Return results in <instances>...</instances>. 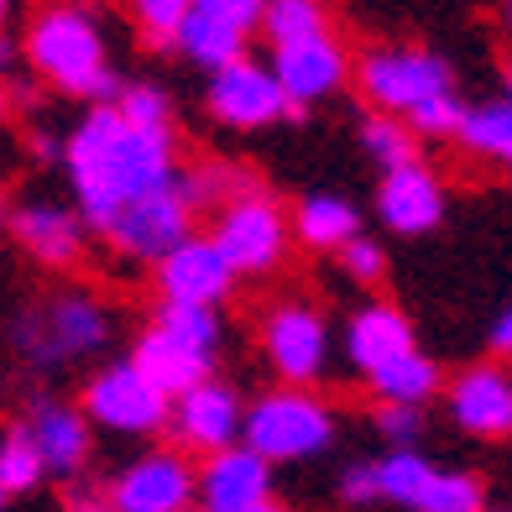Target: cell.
Segmentation results:
<instances>
[{"instance_id":"obj_15","label":"cell","mask_w":512,"mask_h":512,"mask_svg":"<svg viewBox=\"0 0 512 512\" xmlns=\"http://www.w3.org/2000/svg\"><path fill=\"white\" fill-rule=\"evenodd\" d=\"M450 418L476 439H512V371L471 366L450 382Z\"/></svg>"},{"instance_id":"obj_5","label":"cell","mask_w":512,"mask_h":512,"mask_svg":"<svg viewBox=\"0 0 512 512\" xmlns=\"http://www.w3.org/2000/svg\"><path fill=\"white\" fill-rule=\"evenodd\" d=\"M209 241H215V251L225 256V267L236 272V277H267V272L283 267L288 241H293V225L283 215V204L251 183L246 194H236L215 215Z\"/></svg>"},{"instance_id":"obj_26","label":"cell","mask_w":512,"mask_h":512,"mask_svg":"<svg viewBox=\"0 0 512 512\" xmlns=\"http://www.w3.org/2000/svg\"><path fill=\"white\" fill-rule=\"evenodd\" d=\"M262 32L272 48L314 42V37H330V11H324V0H267Z\"/></svg>"},{"instance_id":"obj_28","label":"cell","mask_w":512,"mask_h":512,"mask_svg":"<svg viewBox=\"0 0 512 512\" xmlns=\"http://www.w3.org/2000/svg\"><path fill=\"white\" fill-rule=\"evenodd\" d=\"M246 189H251V178L241 168H230V162H199V168L178 173V194H183V204H189V215L194 209H215L220 215V209Z\"/></svg>"},{"instance_id":"obj_46","label":"cell","mask_w":512,"mask_h":512,"mask_svg":"<svg viewBox=\"0 0 512 512\" xmlns=\"http://www.w3.org/2000/svg\"><path fill=\"white\" fill-rule=\"evenodd\" d=\"M6 502H11V497H6V486H0V512H6Z\"/></svg>"},{"instance_id":"obj_6","label":"cell","mask_w":512,"mask_h":512,"mask_svg":"<svg viewBox=\"0 0 512 512\" xmlns=\"http://www.w3.org/2000/svg\"><path fill=\"white\" fill-rule=\"evenodd\" d=\"M79 413L95 429H110L121 439H152V434L168 429L173 398H168V392H157L131 361H115V366H100L95 377H89Z\"/></svg>"},{"instance_id":"obj_35","label":"cell","mask_w":512,"mask_h":512,"mask_svg":"<svg viewBox=\"0 0 512 512\" xmlns=\"http://www.w3.org/2000/svg\"><path fill=\"white\" fill-rule=\"evenodd\" d=\"M371 424H377V434H387L398 450H413V439L424 434V413L408 408V403H377Z\"/></svg>"},{"instance_id":"obj_9","label":"cell","mask_w":512,"mask_h":512,"mask_svg":"<svg viewBox=\"0 0 512 512\" xmlns=\"http://www.w3.org/2000/svg\"><path fill=\"white\" fill-rule=\"evenodd\" d=\"M194 486H199V471L178 450H152L110 481L105 502L115 512H189Z\"/></svg>"},{"instance_id":"obj_36","label":"cell","mask_w":512,"mask_h":512,"mask_svg":"<svg viewBox=\"0 0 512 512\" xmlns=\"http://www.w3.org/2000/svg\"><path fill=\"white\" fill-rule=\"evenodd\" d=\"M340 262H345V272H351L356 283H377V277L387 272V251L371 236H356V241L340 246Z\"/></svg>"},{"instance_id":"obj_10","label":"cell","mask_w":512,"mask_h":512,"mask_svg":"<svg viewBox=\"0 0 512 512\" xmlns=\"http://www.w3.org/2000/svg\"><path fill=\"white\" fill-rule=\"evenodd\" d=\"M241 418H246L241 392L209 377V382L189 387L183 398H173L168 429L178 434V445H183V450L220 455V450H230V445H241Z\"/></svg>"},{"instance_id":"obj_39","label":"cell","mask_w":512,"mask_h":512,"mask_svg":"<svg viewBox=\"0 0 512 512\" xmlns=\"http://www.w3.org/2000/svg\"><path fill=\"white\" fill-rule=\"evenodd\" d=\"M492 351H507V356H512V309L492 324Z\"/></svg>"},{"instance_id":"obj_17","label":"cell","mask_w":512,"mask_h":512,"mask_svg":"<svg viewBox=\"0 0 512 512\" xmlns=\"http://www.w3.org/2000/svg\"><path fill=\"white\" fill-rule=\"evenodd\" d=\"M37 324H42V335H48V351L58 356V366L105 351L110 335H115V319L95 293H58L53 304L37 309Z\"/></svg>"},{"instance_id":"obj_34","label":"cell","mask_w":512,"mask_h":512,"mask_svg":"<svg viewBox=\"0 0 512 512\" xmlns=\"http://www.w3.org/2000/svg\"><path fill=\"white\" fill-rule=\"evenodd\" d=\"M136 6V21H142L147 42H157V48H168V42L178 37L183 16L194 11V0H131Z\"/></svg>"},{"instance_id":"obj_37","label":"cell","mask_w":512,"mask_h":512,"mask_svg":"<svg viewBox=\"0 0 512 512\" xmlns=\"http://www.w3.org/2000/svg\"><path fill=\"white\" fill-rule=\"evenodd\" d=\"M194 11L215 16V21H225V27H236V32H251V27H262L267 0H194Z\"/></svg>"},{"instance_id":"obj_44","label":"cell","mask_w":512,"mask_h":512,"mask_svg":"<svg viewBox=\"0 0 512 512\" xmlns=\"http://www.w3.org/2000/svg\"><path fill=\"white\" fill-rule=\"evenodd\" d=\"M256 512H283V507H277V502H262V507H256Z\"/></svg>"},{"instance_id":"obj_31","label":"cell","mask_w":512,"mask_h":512,"mask_svg":"<svg viewBox=\"0 0 512 512\" xmlns=\"http://www.w3.org/2000/svg\"><path fill=\"white\" fill-rule=\"evenodd\" d=\"M42 476H48V471H42V455L32 445V434L27 429H11L6 439H0V486H6V497L32 492Z\"/></svg>"},{"instance_id":"obj_45","label":"cell","mask_w":512,"mask_h":512,"mask_svg":"<svg viewBox=\"0 0 512 512\" xmlns=\"http://www.w3.org/2000/svg\"><path fill=\"white\" fill-rule=\"evenodd\" d=\"M0 115H6V84H0Z\"/></svg>"},{"instance_id":"obj_7","label":"cell","mask_w":512,"mask_h":512,"mask_svg":"<svg viewBox=\"0 0 512 512\" xmlns=\"http://www.w3.org/2000/svg\"><path fill=\"white\" fill-rule=\"evenodd\" d=\"M262 351L267 366L283 377V387H314L330 371V324H324L319 304L309 298H283L262 319Z\"/></svg>"},{"instance_id":"obj_27","label":"cell","mask_w":512,"mask_h":512,"mask_svg":"<svg viewBox=\"0 0 512 512\" xmlns=\"http://www.w3.org/2000/svg\"><path fill=\"white\" fill-rule=\"evenodd\" d=\"M152 324H157L162 335H173V340L183 345V351L204 356V361H215V356H220V345H225V324H220V314H215V309H183V304H162Z\"/></svg>"},{"instance_id":"obj_41","label":"cell","mask_w":512,"mask_h":512,"mask_svg":"<svg viewBox=\"0 0 512 512\" xmlns=\"http://www.w3.org/2000/svg\"><path fill=\"white\" fill-rule=\"evenodd\" d=\"M502 27H507V37H512V0H502Z\"/></svg>"},{"instance_id":"obj_22","label":"cell","mask_w":512,"mask_h":512,"mask_svg":"<svg viewBox=\"0 0 512 512\" xmlns=\"http://www.w3.org/2000/svg\"><path fill=\"white\" fill-rule=\"evenodd\" d=\"M288 225H293V236L304 241V246H314V251H340L345 241L361 236L356 204L340 199V194H309V199L288 215Z\"/></svg>"},{"instance_id":"obj_23","label":"cell","mask_w":512,"mask_h":512,"mask_svg":"<svg viewBox=\"0 0 512 512\" xmlns=\"http://www.w3.org/2000/svg\"><path fill=\"white\" fill-rule=\"evenodd\" d=\"M371 392H377V403H408V408H424L445 377H439V366L424 356V351H408L398 361H387L382 371H371Z\"/></svg>"},{"instance_id":"obj_1","label":"cell","mask_w":512,"mask_h":512,"mask_svg":"<svg viewBox=\"0 0 512 512\" xmlns=\"http://www.w3.org/2000/svg\"><path fill=\"white\" fill-rule=\"evenodd\" d=\"M63 168H68V183H74L84 230L105 236L131 204L178 183L173 131H142L115 105H95L63 142Z\"/></svg>"},{"instance_id":"obj_19","label":"cell","mask_w":512,"mask_h":512,"mask_svg":"<svg viewBox=\"0 0 512 512\" xmlns=\"http://www.w3.org/2000/svg\"><path fill=\"white\" fill-rule=\"evenodd\" d=\"M21 429L32 434V445H37L42 471H48V476H79L89 465V445H95V434H89V418L79 408L37 398Z\"/></svg>"},{"instance_id":"obj_12","label":"cell","mask_w":512,"mask_h":512,"mask_svg":"<svg viewBox=\"0 0 512 512\" xmlns=\"http://www.w3.org/2000/svg\"><path fill=\"white\" fill-rule=\"evenodd\" d=\"M189 220L194 215H189V204H183L178 183H173V189H162V194H152L142 204H131L126 215L105 230V241L121 251V256H131V262H162L173 246L189 241Z\"/></svg>"},{"instance_id":"obj_33","label":"cell","mask_w":512,"mask_h":512,"mask_svg":"<svg viewBox=\"0 0 512 512\" xmlns=\"http://www.w3.org/2000/svg\"><path fill=\"white\" fill-rule=\"evenodd\" d=\"M110 105L142 131H173V105L157 84H121V95H115Z\"/></svg>"},{"instance_id":"obj_14","label":"cell","mask_w":512,"mask_h":512,"mask_svg":"<svg viewBox=\"0 0 512 512\" xmlns=\"http://www.w3.org/2000/svg\"><path fill=\"white\" fill-rule=\"evenodd\" d=\"M6 220H11L16 246L27 251L32 262H42V267H74L84 256L89 230L79 220V209L53 204V199H27V204H16Z\"/></svg>"},{"instance_id":"obj_42","label":"cell","mask_w":512,"mask_h":512,"mask_svg":"<svg viewBox=\"0 0 512 512\" xmlns=\"http://www.w3.org/2000/svg\"><path fill=\"white\" fill-rule=\"evenodd\" d=\"M6 215H11V209H6V189H0V225H6Z\"/></svg>"},{"instance_id":"obj_32","label":"cell","mask_w":512,"mask_h":512,"mask_svg":"<svg viewBox=\"0 0 512 512\" xmlns=\"http://www.w3.org/2000/svg\"><path fill=\"white\" fill-rule=\"evenodd\" d=\"M413 512H486V492H481V481L465 476V471H434L424 502Z\"/></svg>"},{"instance_id":"obj_4","label":"cell","mask_w":512,"mask_h":512,"mask_svg":"<svg viewBox=\"0 0 512 512\" xmlns=\"http://www.w3.org/2000/svg\"><path fill=\"white\" fill-rule=\"evenodd\" d=\"M356 84L371 100V110L392 115V121H413L418 110L455 95L450 63L429 48H371L356 63Z\"/></svg>"},{"instance_id":"obj_38","label":"cell","mask_w":512,"mask_h":512,"mask_svg":"<svg viewBox=\"0 0 512 512\" xmlns=\"http://www.w3.org/2000/svg\"><path fill=\"white\" fill-rule=\"evenodd\" d=\"M340 502H351V507H366V502H382L377 492V460H366V465H351V471L340 476Z\"/></svg>"},{"instance_id":"obj_8","label":"cell","mask_w":512,"mask_h":512,"mask_svg":"<svg viewBox=\"0 0 512 512\" xmlns=\"http://www.w3.org/2000/svg\"><path fill=\"white\" fill-rule=\"evenodd\" d=\"M209 115L220 126H236V131H256V126H272L283 115H298L283 95V84L272 79V68L251 63V58H236L215 68L209 79Z\"/></svg>"},{"instance_id":"obj_29","label":"cell","mask_w":512,"mask_h":512,"mask_svg":"<svg viewBox=\"0 0 512 512\" xmlns=\"http://www.w3.org/2000/svg\"><path fill=\"white\" fill-rule=\"evenodd\" d=\"M439 465H429L418 450H392L377 460V492L382 502H398V507H418L429 492V481H434Z\"/></svg>"},{"instance_id":"obj_25","label":"cell","mask_w":512,"mask_h":512,"mask_svg":"<svg viewBox=\"0 0 512 512\" xmlns=\"http://www.w3.org/2000/svg\"><path fill=\"white\" fill-rule=\"evenodd\" d=\"M455 142L471 157H486V162H497V168H512V105L497 100V105L465 110L460 126H455Z\"/></svg>"},{"instance_id":"obj_40","label":"cell","mask_w":512,"mask_h":512,"mask_svg":"<svg viewBox=\"0 0 512 512\" xmlns=\"http://www.w3.org/2000/svg\"><path fill=\"white\" fill-rule=\"evenodd\" d=\"M68 512H115L105 497H74V502H68Z\"/></svg>"},{"instance_id":"obj_21","label":"cell","mask_w":512,"mask_h":512,"mask_svg":"<svg viewBox=\"0 0 512 512\" xmlns=\"http://www.w3.org/2000/svg\"><path fill=\"white\" fill-rule=\"evenodd\" d=\"M131 366L142 371V377L157 387V392H168V398H183L189 387L209 382V371H215V361H204L194 351H183V345L173 335H162L157 324L136 340V351H131Z\"/></svg>"},{"instance_id":"obj_20","label":"cell","mask_w":512,"mask_h":512,"mask_svg":"<svg viewBox=\"0 0 512 512\" xmlns=\"http://www.w3.org/2000/svg\"><path fill=\"white\" fill-rule=\"evenodd\" d=\"M408 351H418L413 324L392 304H366V309H356L351 324H345V356H351V366L361 371V377L382 371L387 361H398Z\"/></svg>"},{"instance_id":"obj_30","label":"cell","mask_w":512,"mask_h":512,"mask_svg":"<svg viewBox=\"0 0 512 512\" xmlns=\"http://www.w3.org/2000/svg\"><path fill=\"white\" fill-rule=\"evenodd\" d=\"M361 142H366V152H371V157L382 162V173L418 162L413 131H408L403 121H392V115H377V110H371V115H366V126H361Z\"/></svg>"},{"instance_id":"obj_2","label":"cell","mask_w":512,"mask_h":512,"mask_svg":"<svg viewBox=\"0 0 512 512\" xmlns=\"http://www.w3.org/2000/svg\"><path fill=\"white\" fill-rule=\"evenodd\" d=\"M27 63L37 68L53 89L74 100H95V105H110L121 95V79L110 68V53H105V32L95 11L74 6V0H58V6H42L27 27Z\"/></svg>"},{"instance_id":"obj_3","label":"cell","mask_w":512,"mask_h":512,"mask_svg":"<svg viewBox=\"0 0 512 512\" xmlns=\"http://www.w3.org/2000/svg\"><path fill=\"white\" fill-rule=\"evenodd\" d=\"M241 445L267 465L277 460H314L335 445V408L304 387H277L256 398L241 418Z\"/></svg>"},{"instance_id":"obj_43","label":"cell","mask_w":512,"mask_h":512,"mask_svg":"<svg viewBox=\"0 0 512 512\" xmlns=\"http://www.w3.org/2000/svg\"><path fill=\"white\" fill-rule=\"evenodd\" d=\"M502 79H507V105H512V63H507V74H502Z\"/></svg>"},{"instance_id":"obj_48","label":"cell","mask_w":512,"mask_h":512,"mask_svg":"<svg viewBox=\"0 0 512 512\" xmlns=\"http://www.w3.org/2000/svg\"><path fill=\"white\" fill-rule=\"evenodd\" d=\"M189 512H204V507H189Z\"/></svg>"},{"instance_id":"obj_18","label":"cell","mask_w":512,"mask_h":512,"mask_svg":"<svg viewBox=\"0 0 512 512\" xmlns=\"http://www.w3.org/2000/svg\"><path fill=\"white\" fill-rule=\"evenodd\" d=\"M377 215L398 230V236H429V230L445 220V183H439L424 162L392 168V173H382Z\"/></svg>"},{"instance_id":"obj_16","label":"cell","mask_w":512,"mask_h":512,"mask_svg":"<svg viewBox=\"0 0 512 512\" xmlns=\"http://www.w3.org/2000/svg\"><path fill=\"white\" fill-rule=\"evenodd\" d=\"M351 74V58L335 37H314V42H293V48H272V79L283 84V95L293 110H304L324 95H335Z\"/></svg>"},{"instance_id":"obj_13","label":"cell","mask_w":512,"mask_h":512,"mask_svg":"<svg viewBox=\"0 0 512 512\" xmlns=\"http://www.w3.org/2000/svg\"><path fill=\"white\" fill-rule=\"evenodd\" d=\"M262 502H272V465L256 450L230 445V450L204 460L199 486H194V507H204V512H256Z\"/></svg>"},{"instance_id":"obj_24","label":"cell","mask_w":512,"mask_h":512,"mask_svg":"<svg viewBox=\"0 0 512 512\" xmlns=\"http://www.w3.org/2000/svg\"><path fill=\"white\" fill-rule=\"evenodd\" d=\"M173 48H183V58H194L199 68H209V74H215V68H225V63L241 58L246 32L225 27V21L204 16V11H189V16H183V27H178V37H173Z\"/></svg>"},{"instance_id":"obj_47","label":"cell","mask_w":512,"mask_h":512,"mask_svg":"<svg viewBox=\"0 0 512 512\" xmlns=\"http://www.w3.org/2000/svg\"><path fill=\"white\" fill-rule=\"evenodd\" d=\"M6 11H11V0H0V21H6Z\"/></svg>"},{"instance_id":"obj_11","label":"cell","mask_w":512,"mask_h":512,"mask_svg":"<svg viewBox=\"0 0 512 512\" xmlns=\"http://www.w3.org/2000/svg\"><path fill=\"white\" fill-rule=\"evenodd\" d=\"M230 288H236V272L225 267V256L215 251L209 236H189L183 246H173L157 262V293L162 304H183V309H220Z\"/></svg>"}]
</instances>
